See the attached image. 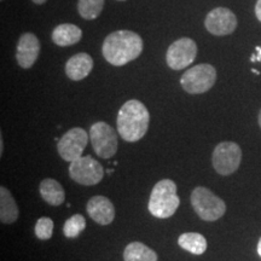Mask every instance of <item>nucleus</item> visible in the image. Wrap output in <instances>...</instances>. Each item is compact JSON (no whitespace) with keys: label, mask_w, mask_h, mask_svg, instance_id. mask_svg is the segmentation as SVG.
I'll list each match as a JSON object with an SVG mask.
<instances>
[{"label":"nucleus","mask_w":261,"mask_h":261,"mask_svg":"<svg viewBox=\"0 0 261 261\" xmlns=\"http://www.w3.org/2000/svg\"><path fill=\"white\" fill-rule=\"evenodd\" d=\"M143 51V40L130 31L113 32L103 42L102 52L106 60L115 67H121L135 61Z\"/></svg>","instance_id":"f257e3e1"},{"label":"nucleus","mask_w":261,"mask_h":261,"mask_svg":"<svg viewBox=\"0 0 261 261\" xmlns=\"http://www.w3.org/2000/svg\"><path fill=\"white\" fill-rule=\"evenodd\" d=\"M150 114L146 107L137 99H130L117 114V132L126 142H138L149 128Z\"/></svg>","instance_id":"f03ea898"},{"label":"nucleus","mask_w":261,"mask_h":261,"mask_svg":"<svg viewBox=\"0 0 261 261\" xmlns=\"http://www.w3.org/2000/svg\"><path fill=\"white\" fill-rule=\"evenodd\" d=\"M180 200L177 194V185L171 179H162L152 189L149 200V212L155 218L167 219L178 210Z\"/></svg>","instance_id":"7ed1b4c3"},{"label":"nucleus","mask_w":261,"mask_h":261,"mask_svg":"<svg viewBox=\"0 0 261 261\" xmlns=\"http://www.w3.org/2000/svg\"><path fill=\"white\" fill-rule=\"evenodd\" d=\"M191 204L196 214L205 221L220 219L226 212V204L210 189L197 187L191 194Z\"/></svg>","instance_id":"20e7f679"},{"label":"nucleus","mask_w":261,"mask_h":261,"mask_svg":"<svg viewBox=\"0 0 261 261\" xmlns=\"http://www.w3.org/2000/svg\"><path fill=\"white\" fill-rule=\"evenodd\" d=\"M217 81V70L211 64H197L185 71L180 79L181 87L191 94L210 91Z\"/></svg>","instance_id":"39448f33"},{"label":"nucleus","mask_w":261,"mask_h":261,"mask_svg":"<svg viewBox=\"0 0 261 261\" xmlns=\"http://www.w3.org/2000/svg\"><path fill=\"white\" fill-rule=\"evenodd\" d=\"M90 140L94 152L102 159H110L117 151V136L112 126L99 121L90 128Z\"/></svg>","instance_id":"423d86ee"},{"label":"nucleus","mask_w":261,"mask_h":261,"mask_svg":"<svg viewBox=\"0 0 261 261\" xmlns=\"http://www.w3.org/2000/svg\"><path fill=\"white\" fill-rule=\"evenodd\" d=\"M69 175L77 184L91 187L96 185L104 177V169L97 160L91 156H81L70 162Z\"/></svg>","instance_id":"0eeeda50"},{"label":"nucleus","mask_w":261,"mask_h":261,"mask_svg":"<svg viewBox=\"0 0 261 261\" xmlns=\"http://www.w3.org/2000/svg\"><path fill=\"white\" fill-rule=\"evenodd\" d=\"M242 160V150L233 142H223L213 151V167L220 175H230L236 172Z\"/></svg>","instance_id":"6e6552de"},{"label":"nucleus","mask_w":261,"mask_h":261,"mask_svg":"<svg viewBox=\"0 0 261 261\" xmlns=\"http://www.w3.org/2000/svg\"><path fill=\"white\" fill-rule=\"evenodd\" d=\"M197 56V45L190 38H181L175 40L168 47L166 61L173 70H181L188 68Z\"/></svg>","instance_id":"1a4fd4ad"},{"label":"nucleus","mask_w":261,"mask_h":261,"mask_svg":"<svg viewBox=\"0 0 261 261\" xmlns=\"http://www.w3.org/2000/svg\"><path fill=\"white\" fill-rule=\"evenodd\" d=\"M89 135L80 127H74L62 137L57 144L58 154L64 161L73 162L83 156V152L89 143Z\"/></svg>","instance_id":"9d476101"},{"label":"nucleus","mask_w":261,"mask_h":261,"mask_svg":"<svg viewBox=\"0 0 261 261\" xmlns=\"http://www.w3.org/2000/svg\"><path fill=\"white\" fill-rule=\"evenodd\" d=\"M237 17L231 10L226 8H217L212 10L204 19L205 29L217 37L228 35L237 28Z\"/></svg>","instance_id":"9b49d317"},{"label":"nucleus","mask_w":261,"mask_h":261,"mask_svg":"<svg viewBox=\"0 0 261 261\" xmlns=\"http://www.w3.org/2000/svg\"><path fill=\"white\" fill-rule=\"evenodd\" d=\"M40 54V41L33 33H24L19 38L16 50V60L19 67L29 69L37 62Z\"/></svg>","instance_id":"f8f14e48"},{"label":"nucleus","mask_w":261,"mask_h":261,"mask_svg":"<svg viewBox=\"0 0 261 261\" xmlns=\"http://www.w3.org/2000/svg\"><path fill=\"white\" fill-rule=\"evenodd\" d=\"M86 211L91 219H93L97 224L109 225L113 223L114 218H115V208L109 198L106 196H94L87 202Z\"/></svg>","instance_id":"ddd939ff"},{"label":"nucleus","mask_w":261,"mask_h":261,"mask_svg":"<svg viewBox=\"0 0 261 261\" xmlns=\"http://www.w3.org/2000/svg\"><path fill=\"white\" fill-rule=\"evenodd\" d=\"M93 68V60L89 54L74 55L65 63V74L73 81H80L85 79L91 73Z\"/></svg>","instance_id":"4468645a"},{"label":"nucleus","mask_w":261,"mask_h":261,"mask_svg":"<svg viewBox=\"0 0 261 261\" xmlns=\"http://www.w3.org/2000/svg\"><path fill=\"white\" fill-rule=\"evenodd\" d=\"M81 38H83V31L77 25L71 23L57 25L52 32V40L62 47L75 45L81 40Z\"/></svg>","instance_id":"2eb2a0df"},{"label":"nucleus","mask_w":261,"mask_h":261,"mask_svg":"<svg viewBox=\"0 0 261 261\" xmlns=\"http://www.w3.org/2000/svg\"><path fill=\"white\" fill-rule=\"evenodd\" d=\"M40 195L42 200L55 207L63 203L65 198L63 187L57 180L50 178L44 179L40 182Z\"/></svg>","instance_id":"dca6fc26"},{"label":"nucleus","mask_w":261,"mask_h":261,"mask_svg":"<svg viewBox=\"0 0 261 261\" xmlns=\"http://www.w3.org/2000/svg\"><path fill=\"white\" fill-rule=\"evenodd\" d=\"M18 218V207L5 187L0 188V220L3 224H12Z\"/></svg>","instance_id":"f3484780"},{"label":"nucleus","mask_w":261,"mask_h":261,"mask_svg":"<svg viewBox=\"0 0 261 261\" xmlns=\"http://www.w3.org/2000/svg\"><path fill=\"white\" fill-rule=\"evenodd\" d=\"M178 244L182 249L195 254V255H202L207 250V240L201 233L197 232H187L180 234L178 238Z\"/></svg>","instance_id":"a211bd4d"},{"label":"nucleus","mask_w":261,"mask_h":261,"mask_svg":"<svg viewBox=\"0 0 261 261\" xmlns=\"http://www.w3.org/2000/svg\"><path fill=\"white\" fill-rule=\"evenodd\" d=\"M125 261H158V254L140 242H132L125 248Z\"/></svg>","instance_id":"6ab92c4d"},{"label":"nucleus","mask_w":261,"mask_h":261,"mask_svg":"<svg viewBox=\"0 0 261 261\" xmlns=\"http://www.w3.org/2000/svg\"><path fill=\"white\" fill-rule=\"evenodd\" d=\"M104 6V0H79L77 10L84 19H94L100 15Z\"/></svg>","instance_id":"aec40b11"},{"label":"nucleus","mask_w":261,"mask_h":261,"mask_svg":"<svg viewBox=\"0 0 261 261\" xmlns=\"http://www.w3.org/2000/svg\"><path fill=\"white\" fill-rule=\"evenodd\" d=\"M86 227V219L81 214H75L65 221L63 226V233L68 238H75L83 232Z\"/></svg>","instance_id":"412c9836"},{"label":"nucleus","mask_w":261,"mask_h":261,"mask_svg":"<svg viewBox=\"0 0 261 261\" xmlns=\"http://www.w3.org/2000/svg\"><path fill=\"white\" fill-rule=\"evenodd\" d=\"M54 233V221L51 218L42 217L35 224V234L39 240H50Z\"/></svg>","instance_id":"4be33fe9"},{"label":"nucleus","mask_w":261,"mask_h":261,"mask_svg":"<svg viewBox=\"0 0 261 261\" xmlns=\"http://www.w3.org/2000/svg\"><path fill=\"white\" fill-rule=\"evenodd\" d=\"M250 61H252V62H261V46L256 47L255 54L253 55L252 58H250Z\"/></svg>","instance_id":"5701e85b"},{"label":"nucleus","mask_w":261,"mask_h":261,"mask_svg":"<svg viewBox=\"0 0 261 261\" xmlns=\"http://www.w3.org/2000/svg\"><path fill=\"white\" fill-rule=\"evenodd\" d=\"M255 15H256V18L261 22V0H257V2H256Z\"/></svg>","instance_id":"b1692460"},{"label":"nucleus","mask_w":261,"mask_h":261,"mask_svg":"<svg viewBox=\"0 0 261 261\" xmlns=\"http://www.w3.org/2000/svg\"><path fill=\"white\" fill-rule=\"evenodd\" d=\"M32 2L34 3V4H37V5H42V4H45L47 0H32Z\"/></svg>","instance_id":"393cba45"},{"label":"nucleus","mask_w":261,"mask_h":261,"mask_svg":"<svg viewBox=\"0 0 261 261\" xmlns=\"http://www.w3.org/2000/svg\"><path fill=\"white\" fill-rule=\"evenodd\" d=\"M257 254L261 256V238L259 240V243H257Z\"/></svg>","instance_id":"a878e982"},{"label":"nucleus","mask_w":261,"mask_h":261,"mask_svg":"<svg viewBox=\"0 0 261 261\" xmlns=\"http://www.w3.org/2000/svg\"><path fill=\"white\" fill-rule=\"evenodd\" d=\"M3 149H4V144H3V138L0 139V152L3 154Z\"/></svg>","instance_id":"bb28decb"},{"label":"nucleus","mask_w":261,"mask_h":261,"mask_svg":"<svg viewBox=\"0 0 261 261\" xmlns=\"http://www.w3.org/2000/svg\"><path fill=\"white\" fill-rule=\"evenodd\" d=\"M259 125L261 126V110H260V113H259Z\"/></svg>","instance_id":"cd10ccee"},{"label":"nucleus","mask_w":261,"mask_h":261,"mask_svg":"<svg viewBox=\"0 0 261 261\" xmlns=\"http://www.w3.org/2000/svg\"><path fill=\"white\" fill-rule=\"evenodd\" d=\"M117 2H126V0H117Z\"/></svg>","instance_id":"c85d7f7f"}]
</instances>
